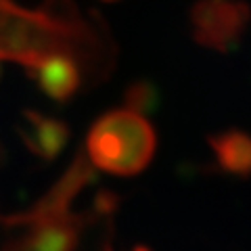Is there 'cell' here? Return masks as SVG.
Segmentation results:
<instances>
[{"mask_svg":"<svg viewBox=\"0 0 251 251\" xmlns=\"http://www.w3.org/2000/svg\"><path fill=\"white\" fill-rule=\"evenodd\" d=\"M124 103L140 115H153L161 105V94L151 80H136L124 90Z\"/></svg>","mask_w":251,"mask_h":251,"instance_id":"cell-8","label":"cell"},{"mask_svg":"<svg viewBox=\"0 0 251 251\" xmlns=\"http://www.w3.org/2000/svg\"><path fill=\"white\" fill-rule=\"evenodd\" d=\"M103 2H117V0H103Z\"/></svg>","mask_w":251,"mask_h":251,"instance_id":"cell-9","label":"cell"},{"mask_svg":"<svg viewBox=\"0 0 251 251\" xmlns=\"http://www.w3.org/2000/svg\"><path fill=\"white\" fill-rule=\"evenodd\" d=\"M157 147L153 126L132 109H111L90 126L86 157L113 176H136L151 163Z\"/></svg>","mask_w":251,"mask_h":251,"instance_id":"cell-1","label":"cell"},{"mask_svg":"<svg viewBox=\"0 0 251 251\" xmlns=\"http://www.w3.org/2000/svg\"><path fill=\"white\" fill-rule=\"evenodd\" d=\"M207 143L220 172L237 178L251 176V134L230 128L211 134Z\"/></svg>","mask_w":251,"mask_h":251,"instance_id":"cell-7","label":"cell"},{"mask_svg":"<svg viewBox=\"0 0 251 251\" xmlns=\"http://www.w3.org/2000/svg\"><path fill=\"white\" fill-rule=\"evenodd\" d=\"M92 180H94V166L88 161V157L84 155V151H80L74 157L72 166L63 172L61 178L44 193V197H40L34 207H29L27 211H23V214L31 216V218L65 214V211H69L72 201Z\"/></svg>","mask_w":251,"mask_h":251,"instance_id":"cell-4","label":"cell"},{"mask_svg":"<svg viewBox=\"0 0 251 251\" xmlns=\"http://www.w3.org/2000/svg\"><path fill=\"white\" fill-rule=\"evenodd\" d=\"M249 23L251 6L245 0H197L191 6L193 38L209 50H234Z\"/></svg>","mask_w":251,"mask_h":251,"instance_id":"cell-3","label":"cell"},{"mask_svg":"<svg viewBox=\"0 0 251 251\" xmlns=\"http://www.w3.org/2000/svg\"><path fill=\"white\" fill-rule=\"evenodd\" d=\"M0 222L17 228L0 239V251H80L88 216L69 211L38 218L17 214L0 218Z\"/></svg>","mask_w":251,"mask_h":251,"instance_id":"cell-2","label":"cell"},{"mask_svg":"<svg viewBox=\"0 0 251 251\" xmlns=\"http://www.w3.org/2000/svg\"><path fill=\"white\" fill-rule=\"evenodd\" d=\"M27 72L38 88L57 103H69L88 82L84 69L69 57H52L40 65L29 67Z\"/></svg>","mask_w":251,"mask_h":251,"instance_id":"cell-6","label":"cell"},{"mask_svg":"<svg viewBox=\"0 0 251 251\" xmlns=\"http://www.w3.org/2000/svg\"><path fill=\"white\" fill-rule=\"evenodd\" d=\"M19 136L29 153L42 161H52L63 153L69 140V126L57 117L25 109L19 122Z\"/></svg>","mask_w":251,"mask_h":251,"instance_id":"cell-5","label":"cell"}]
</instances>
